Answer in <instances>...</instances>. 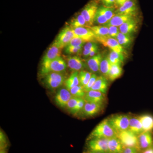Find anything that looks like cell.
Here are the masks:
<instances>
[{"mask_svg": "<svg viewBox=\"0 0 153 153\" xmlns=\"http://www.w3.org/2000/svg\"><path fill=\"white\" fill-rule=\"evenodd\" d=\"M65 80L62 72H52L45 75L44 82L48 88L54 89L62 86Z\"/></svg>", "mask_w": 153, "mask_h": 153, "instance_id": "cell-6", "label": "cell"}, {"mask_svg": "<svg viewBox=\"0 0 153 153\" xmlns=\"http://www.w3.org/2000/svg\"><path fill=\"white\" fill-rule=\"evenodd\" d=\"M86 43L79 37H76L73 38L66 47H77V46L84 45Z\"/></svg>", "mask_w": 153, "mask_h": 153, "instance_id": "cell-37", "label": "cell"}, {"mask_svg": "<svg viewBox=\"0 0 153 153\" xmlns=\"http://www.w3.org/2000/svg\"><path fill=\"white\" fill-rule=\"evenodd\" d=\"M108 139L93 138L90 139L87 143L88 151L110 153L108 147Z\"/></svg>", "mask_w": 153, "mask_h": 153, "instance_id": "cell-7", "label": "cell"}, {"mask_svg": "<svg viewBox=\"0 0 153 153\" xmlns=\"http://www.w3.org/2000/svg\"><path fill=\"white\" fill-rule=\"evenodd\" d=\"M76 36L85 42H95L96 36L89 27H80L73 28Z\"/></svg>", "mask_w": 153, "mask_h": 153, "instance_id": "cell-16", "label": "cell"}, {"mask_svg": "<svg viewBox=\"0 0 153 153\" xmlns=\"http://www.w3.org/2000/svg\"><path fill=\"white\" fill-rule=\"evenodd\" d=\"M97 47H98V46L95 42H87L83 47V50L88 51V50H92Z\"/></svg>", "mask_w": 153, "mask_h": 153, "instance_id": "cell-41", "label": "cell"}, {"mask_svg": "<svg viewBox=\"0 0 153 153\" xmlns=\"http://www.w3.org/2000/svg\"><path fill=\"white\" fill-rule=\"evenodd\" d=\"M72 97L69 90L66 88H62L59 89L56 93L55 101L58 106L62 108H65Z\"/></svg>", "mask_w": 153, "mask_h": 153, "instance_id": "cell-14", "label": "cell"}, {"mask_svg": "<svg viewBox=\"0 0 153 153\" xmlns=\"http://www.w3.org/2000/svg\"><path fill=\"white\" fill-rule=\"evenodd\" d=\"M84 46L81 45L77 47H65V52L68 54H79L82 52Z\"/></svg>", "mask_w": 153, "mask_h": 153, "instance_id": "cell-36", "label": "cell"}, {"mask_svg": "<svg viewBox=\"0 0 153 153\" xmlns=\"http://www.w3.org/2000/svg\"><path fill=\"white\" fill-rule=\"evenodd\" d=\"M80 98L73 96L68 102L67 105H66V108L70 113L74 114V111L77 106Z\"/></svg>", "mask_w": 153, "mask_h": 153, "instance_id": "cell-35", "label": "cell"}, {"mask_svg": "<svg viewBox=\"0 0 153 153\" xmlns=\"http://www.w3.org/2000/svg\"><path fill=\"white\" fill-rule=\"evenodd\" d=\"M138 8L136 0H128L115 10V15H125L136 17Z\"/></svg>", "mask_w": 153, "mask_h": 153, "instance_id": "cell-11", "label": "cell"}, {"mask_svg": "<svg viewBox=\"0 0 153 153\" xmlns=\"http://www.w3.org/2000/svg\"><path fill=\"white\" fill-rule=\"evenodd\" d=\"M108 57L111 65L118 64L121 66L124 61L123 54L117 53L112 50H111Z\"/></svg>", "mask_w": 153, "mask_h": 153, "instance_id": "cell-31", "label": "cell"}, {"mask_svg": "<svg viewBox=\"0 0 153 153\" xmlns=\"http://www.w3.org/2000/svg\"><path fill=\"white\" fill-rule=\"evenodd\" d=\"M86 153H106L105 152H91V151H88V152Z\"/></svg>", "mask_w": 153, "mask_h": 153, "instance_id": "cell-46", "label": "cell"}, {"mask_svg": "<svg viewBox=\"0 0 153 153\" xmlns=\"http://www.w3.org/2000/svg\"><path fill=\"white\" fill-rule=\"evenodd\" d=\"M66 88L68 90L72 88L79 85V72L74 71L64 82Z\"/></svg>", "mask_w": 153, "mask_h": 153, "instance_id": "cell-27", "label": "cell"}, {"mask_svg": "<svg viewBox=\"0 0 153 153\" xmlns=\"http://www.w3.org/2000/svg\"><path fill=\"white\" fill-rule=\"evenodd\" d=\"M67 65L68 68L74 72L82 71L85 66V63L82 59L77 56L68 57L67 59Z\"/></svg>", "mask_w": 153, "mask_h": 153, "instance_id": "cell-19", "label": "cell"}, {"mask_svg": "<svg viewBox=\"0 0 153 153\" xmlns=\"http://www.w3.org/2000/svg\"><path fill=\"white\" fill-rule=\"evenodd\" d=\"M108 27L109 29L108 36L116 39L118 34L120 32L119 27H115V26H109V27Z\"/></svg>", "mask_w": 153, "mask_h": 153, "instance_id": "cell-38", "label": "cell"}, {"mask_svg": "<svg viewBox=\"0 0 153 153\" xmlns=\"http://www.w3.org/2000/svg\"><path fill=\"white\" fill-rule=\"evenodd\" d=\"M115 8L114 7H99L96 13L94 22L99 25H104L109 22L115 15Z\"/></svg>", "mask_w": 153, "mask_h": 153, "instance_id": "cell-5", "label": "cell"}, {"mask_svg": "<svg viewBox=\"0 0 153 153\" xmlns=\"http://www.w3.org/2000/svg\"><path fill=\"white\" fill-rule=\"evenodd\" d=\"M118 138L125 148L136 149L140 152L138 136L129 130L120 132L117 134Z\"/></svg>", "mask_w": 153, "mask_h": 153, "instance_id": "cell-4", "label": "cell"}, {"mask_svg": "<svg viewBox=\"0 0 153 153\" xmlns=\"http://www.w3.org/2000/svg\"><path fill=\"white\" fill-rule=\"evenodd\" d=\"M97 77H98V76L95 74L94 73V74H92L89 82L87 83V85H85V87H84V89L85 92H88V91L91 90V87H92L94 84L95 83L96 80L97 79Z\"/></svg>", "mask_w": 153, "mask_h": 153, "instance_id": "cell-39", "label": "cell"}, {"mask_svg": "<svg viewBox=\"0 0 153 153\" xmlns=\"http://www.w3.org/2000/svg\"></svg>", "mask_w": 153, "mask_h": 153, "instance_id": "cell-48", "label": "cell"}, {"mask_svg": "<svg viewBox=\"0 0 153 153\" xmlns=\"http://www.w3.org/2000/svg\"><path fill=\"white\" fill-rule=\"evenodd\" d=\"M67 65L65 60L60 56L55 58L50 62L48 66L43 70H41V74L45 76L48 73L52 72H62L66 70Z\"/></svg>", "mask_w": 153, "mask_h": 153, "instance_id": "cell-9", "label": "cell"}, {"mask_svg": "<svg viewBox=\"0 0 153 153\" xmlns=\"http://www.w3.org/2000/svg\"><path fill=\"white\" fill-rule=\"evenodd\" d=\"M105 94L95 90H90L85 93L84 99L86 102L103 105L106 102Z\"/></svg>", "mask_w": 153, "mask_h": 153, "instance_id": "cell-17", "label": "cell"}, {"mask_svg": "<svg viewBox=\"0 0 153 153\" xmlns=\"http://www.w3.org/2000/svg\"><path fill=\"white\" fill-rule=\"evenodd\" d=\"M0 139H1V149H5L7 144V139H6L5 135L2 132H1V131Z\"/></svg>", "mask_w": 153, "mask_h": 153, "instance_id": "cell-42", "label": "cell"}, {"mask_svg": "<svg viewBox=\"0 0 153 153\" xmlns=\"http://www.w3.org/2000/svg\"><path fill=\"white\" fill-rule=\"evenodd\" d=\"M101 2L103 6L105 7H114L115 1V0H99Z\"/></svg>", "mask_w": 153, "mask_h": 153, "instance_id": "cell-43", "label": "cell"}, {"mask_svg": "<svg viewBox=\"0 0 153 153\" xmlns=\"http://www.w3.org/2000/svg\"><path fill=\"white\" fill-rule=\"evenodd\" d=\"M0 153H7L6 152L5 149H1Z\"/></svg>", "mask_w": 153, "mask_h": 153, "instance_id": "cell-47", "label": "cell"}, {"mask_svg": "<svg viewBox=\"0 0 153 153\" xmlns=\"http://www.w3.org/2000/svg\"><path fill=\"white\" fill-rule=\"evenodd\" d=\"M108 147L110 153H122L125 149L117 137L108 139Z\"/></svg>", "mask_w": 153, "mask_h": 153, "instance_id": "cell-23", "label": "cell"}, {"mask_svg": "<svg viewBox=\"0 0 153 153\" xmlns=\"http://www.w3.org/2000/svg\"><path fill=\"white\" fill-rule=\"evenodd\" d=\"M128 130L135 134L137 136L144 131L138 116H130Z\"/></svg>", "mask_w": 153, "mask_h": 153, "instance_id": "cell-24", "label": "cell"}, {"mask_svg": "<svg viewBox=\"0 0 153 153\" xmlns=\"http://www.w3.org/2000/svg\"><path fill=\"white\" fill-rule=\"evenodd\" d=\"M130 116L123 114H114L108 118V123L117 133L128 129Z\"/></svg>", "mask_w": 153, "mask_h": 153, "instance_id": "cell-2", "label": "cell"}, {"mask_svg": "<svg viewBox=\"0 0 153 153\" xmlns=\"http://www.w3.org/2000/svg\"><path fill=\"white\" fill-rule=\"evenodd\" d=\"M104 105L98 103L86 102L80 112H81L83 116L86 117L94 116L101 112Z\"/></svg>", "mask_w": 153, "mask_h": 153, "instance_id": "cell-15", "label": "cell"}, {"mask_svg": "<svg viewBox=\"0 0 153 153\" xmlns=\"http://www.w3.org/2000/svg\"><path fill=\"white\" fill-rule=\"evenodd\" d=\"M85 102L86 101H85L84 98H80L79 99L78 104H77V106L74 111V114H76L82 111L83 107L85 105Z\"/></svg>", "mask_w": 153, "mask_h": 153, "instance_id": "cell-40", "label": "cell"}, {"mask_svg": "<svg viewBox=\"0 0 153 153\" xmlns=\"http://www.w3.org/2000/svg\"><path fill=\"white\" fill-rule=\"evenodd\" d=\"M123 72V70L121 65L118 64L112 65L110 70L108 79L111 81H114L120 77Z\"/></svg>", "mask_w": 153, "mask_h": 153, "instance_id": "cell-26", "label": "cell"}, {"mask_svg": "<svg viewBox=\"0 0 153 153\" xmlns=\"http://www.w3.org/2000/svg\"><path fill=\"white\" fill-rule=\"evenodd\" d=\"M93 31L96 37L108 36L109 29L108 27L103 26H91L88 27Z\"/></svg>", "mask_w": 153, "mask_h": 153, "instance_id": "cell-32", "label": "cell"}, {"mask_svg": "<svg viewBox=\"0 0 153 153\" xmlns=\"http://www.w3.org/2000/svg\"><path fill=\"white\" fill-rule=\"evenodd\" d=\"M140 153H153V146L150 148L143 151Z\"/></svg>", "mask_w": 153, "mask_h": 153, "instance_id": "cell-45", "label": "cell"}, {"mask_svg": "<svg viewBox=\"0 0 153 153\" xmlns=\"http://www.w3.org/2000/svg\"><path fill=\"white\" fill-rule=\"evenodd\" d=\"M138 28V22L135 18L132 19L119 27L121 33L131 36L137 31Z\"/></svg>", "mask_w": 153, "mask_h": 153, "instance_id": "cell-18", "label": "cell"}, {"mask_svg": "<svg viewBox=\"0 0 153 153\" xmlns=\"http://www.w3.org/2000/svg\"><path fill=\"white\" fill-rule=\"evenodd\" d=\"M116 137H117V133L110 125L107 119H105L94 129L90 134L89 138H105L110 139Z\"/></svg>", "mask_w": 153, "mask_h": 153, "instance_id": "cell-1", "label": "cell"}, {"mask_svg": "<svg viewBox=\"0 0 153 153\" xmlns=\"http://www.w3.org/2000/svg\"><path fill=\"white\" fill-rule=\"evenodd\" d=\"M111 65L108 56L103 57L100 63V71L101 72L102 75L105 76L107 79Z\"/></svg>", "mask_w": 153, "mask_h": 153, "instance_id": "cell-28", "label": "cell"}, {"mask_svg": "<svg viewBox=\"0 0 153 153\" xmlns=\"http://www.w3.org/2000/svg\"><path fill=\"white\" fill-rule=\"evenodd\" d=\"M92 73L88 71L82 70L79 72V85L85 87L89 82Z\"/></svg>", "mask_w": 153, "mask_h": 153, "instance_id": "cell-33", "label": "cell"}, {"mask_svg": "<svg viewBox=\"0 0 153 153\" xmlns=\"http://www.w3.org/2000/svg\"><path fill=\"white\" fill-rule=\"evenodd\" d=\"M128 0H115V1L114 7L115 8H118L124 4Z\"/></svg>", "mask_w": 153, "mask_h": 153, "instance_id": "cell-44", "label": "cell"}, {"mask_svg": "<svg viewBox=\"0 0 153 153\" xmlns=\"http://www.w3.org/2000/svg\"><path fill=\"white\" fill-rule=\"evenodd\" d=\"M135 18V16H128V15H115L112 19L110 20L108 23H107L103 26L107 27H109V26L119 27L121 25H123L124 23Z\"/></svg>", "mask_w": 153, "mask_h": 153, "instance_id": "cell-20", "label": "cell"}, {"mask_svg": "<svg viewBox=\"0 0 153 153\" xmlns=\"http://www.w3.org/2000/svg\"><path fill=\"white\" fill-rule=\"evenodd\" d=\"M96 40L105 47H108L111 50L123 54V47L121 46L117 40L115 38H111L108 36H103L96 37Z\"/></svg>", "mask_w": 153, "mask_h": 153, "instance_id": "cell-12", "label": "cell"}, {"mask_svg": "<svg viewBox=\"0 0 153 153\" xmlns=\"http://www.w3.org/2000/svg\"><path fill=\"white\" fill-rule=\"evenodd\" d=\"M69 91L72 96L78 98H84L86 93L84 87L79 85L71 88Z\"/></svg>", "mask_w": 153, "mask_h": 153, "instance_id": "cell-34", "label": "cell"}, {"mask_svg": "<svg viewBox=\"0 0 153 153\" xmlns=\"http://www.w3.org/2000/svg\"><path fill=\"white\" fill-rule=\"evenodd\" d=\"M70 26L72 28L87 27H88L87 22L81 14L77 15L71 19L70 22Z\"/></svg>", "mask_w": 153, "mask_h": 153, "instance_id": "cell-29", "label": "cell"}, {"mask_svg": "<svg viewBox=\"0 0 153 153\" xmlns=\"http://www.w3.org/2000/svg\"><path fill=\"white\" fill-rule=\"evenodd\" d=\"M116 39L123 47H130L133 41L131 36L124 34L121 32L118 34Z\"/></svg>", "mask_w": 153, "mask_h": 153, "instance_id": "cell-30", "label": "cell"}, {"mask_svg": "<svg viewBox=\"0 0 153 153\" xmlns=\"http://www.w3.org/2000/svg\"><path fill=\"white\" fill-rule=\"evenodd\" d=\"M61 49L56 44L53 43L52 44L43 57L41 63V70L46 68L52 60H55V58L59 56H60Z\"/></svg>", "mask_w": 153, "mask_h": 153, "instance_id": "cell-10", "label": "cell"}, {"mask_svg": "<svg viewBox=\"0 0 153 153\" xmlns=\"http://www.w3.org/2000/svg\"><path fill=\"white\" fill-rule=\"evenodd\" d=\"M98 7L97 2L91 1L85 6L81 11L80 14L84 17L88 27L93 26L96 13Z\"/></svg>", "mask_w": 153, "mask_h": 153, "instance_id": "cell-8", "label": "cell"}, {"mask_svg": "<svg viewBox=\"0 0 153 153\" xmlns=\"http://www.w3.org/2000/svg\"><path fill=\"white\" fill-rule=\"evenodd\" d=\"M76 37L77 36L73 28L70 26H66L60 31L53 43L62 49L65 48L71 40Z\"/></svg>", "mask_w": 153, "mask_h": 153, "instance_id": "cell-3", "label": "cell"}, {"mask_svg": "<svg viewBox=\"0 0 153 153\" xmlns=\"http://www.w3.org/2000/svg\"><path fill=\"white\" fill-rule=\"evenodd\" d=\"M139 148L140 153L153 146L152 131L143 132L138 136Z\"/></svg>", "mask_w": 153, "mask_h": 153, "instance_id": "cell-13", "label": "cell"}, {"mask_svg": "<svg viewBox=\"0 0 153 153\" xmlns=\"http://www.w3.org/2000/svg\"><path fill=\"white\" fill-rule=\"evenodd\" d=\"M142 125L144 131H153V116L149 114H145L138 116Z\"/></svg>", "mask_w": 153, "mask_h": 153, "instance_id": "cell-25", "label": "cell"}, {"mask_svg": "<svg viewBox=\"0 0 153 153\" xmlns=\"http://www.w3.org/2000/svg\"><path fill=\"white\" fill-rule=\"evenodd\" d=\"M108 88V79L105 76L101 75L98 76L95 83L90 90L97 91L103 94H106Z\"/></svg>", "mask_w": 153, "mask_h": 153, "instance_id": "cell-21", "label": "cell"}, {"mask_svg": "<svg viewBox=\"0 0 153 153\" xmlns=\"http://www.w3.org/2000/svg\"><path fill=\"white\" fill-rule=\"evenodd\" d=\"M102 58L103 57L101 54H98L88 59V67L92 72L97 73L100 71V63Z\"/></svg>", "mask_w": 153, "mask_h": 153, "instance_id": "cell-22", "label": "cell"}]
</instances>
